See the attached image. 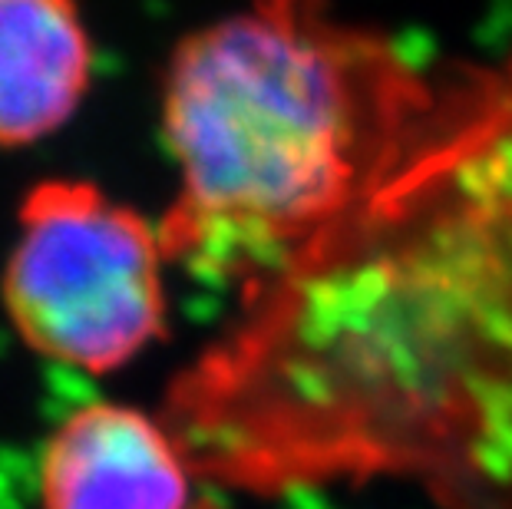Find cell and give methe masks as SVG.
Instances as JSON below:
<instances>
[{
    "mask_svg": "<svg viewBox=\"0 0 512 509\" xmlns=\"http://www.w3.org/2000/svg\"><path fill=\"white\" fill-rule=\"evenodd\" d=\"M238 295L159 410L195 480L512 509V50L446 63L374 189Z\"/></svg>",
    "mask_w": 512,
    "mask_h": 509,
    "instance_id": "obj_1",
    "label": "cell"
},
{
    "mask_svg": "<svg viewBox=\"0 0 512 509\" xmlns=\"http://www.w3.org/2000/svg\"><path fill=\"white\" fill-rule=\"evenodd\" d=\"M423 70L331 0H252L185 34L162 80L179 166L166 262L255 285L354 209L437 100Z\"/></svg>",
    "mask_w": 512,
    "mask_h": 509,
    "instance_id": "obj_2",
    "label": "cell"
},
{
    "mask_svg": "<svg viewBox=\"0 0 512 509\" xmlns=\"http://www.w3.org/2000/svg\"><path fill=\"white\" fill-rule=\"evenodd\" d=\"M4 305L27 348L110 374L166 338L159 225L76 179H50L20 205Z\"/></svg>",
    "mask_w": 512,
    "mask_h": 509,
    "instance_id": "obj_3",
    "label": "cell"
},
{
    "mask_svg": "<svg viewBox=\"0 0 512 509\" xmlns=\"http://www.w3.org/2000/svg\"><path fill=\"white\" fill-rule=\"evenodd\" d=\"M192 470L159 417L93 400L50 433L43 509H192Z\"/></svg>",
    "mask_w": 512,
    "mask_h": 509,
    "instance_id": "obj_4",
    "label": "cell"
},
{
    "mask_svg": "<svg viewBox=\"0 0 512 509\" xmlns=\"http://www.w3.org/2000/svg\"><path fill=\"white\" fill-rule=\"evenodd\" d=\"M93 83L76 0H0V146L57 133Z\"/></svg>",
    "mask_w": 512,
    "mask_h": 509,
    "instance_id": "obj_5",
    "label": "cell"
},
{
    "mask_svg": "<svg viewBox=\"0 0 512 509\" xmlns=\"http://www.w3.org/2000/svg\"><path fill=\"white\" fill-rule=\"evenodd\" d=\"M192 509H219L215 503H192Z\"/></svg>",
    "mask_w": 512,
    "mask_h": 509,
    "instance_id": "obj_6",
    "label": "cell"
}]
</instances>
